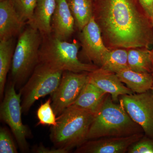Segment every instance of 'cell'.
Wrapping results in <instances>:
<instances>
[{"label": "cell", "instance_id": "cell-25", "mask_svg": "<svg viewBox=\"0 0 153 153\" xmlns=\"http://www.w3.org/2000/svg\"><path fill=\"white\" fill-rule=\"evenodd\" d=\"M129 153H153V138L143 136L129 148Z\"/></svg>", "mask_w": 153, "mask_h": 153}, {"label": "cell", "instance_id": "cell-16", "mask_svg": "<svg viewBox=\"0 0 153 153\" xmlns=\"http://www.w3.org/2000/svg\"><path fill=\"white\" fill-rule=\"evenodd\" d=\"M108 94L88 81L76 100L70 106L95 115L101 107Z\"/></svg>", "mask_w": 153, "mask_h": 153}, {"label": "cell", "instance_id": "cell-28", "mask_svg": "<svg viewBox=\"0 0 153 153\" xmlns=\"http://www.w3.org/2000/svg\"><path fill=\"white\" fill-rule=\"evenodd\" d=\"M150 53H151V61H152V73L153 75V48L152 49H151L150 50Z\"/></svg>", "mask_w": 153, "mask_h": 153}, {"label": "cell", "instance_id": "cell-23", "mask_svg": "<svg viewBox=\"0 0 153 153\" xmlns=\"http://www.w3.org/2000/svg\"><path fill=\"white\" fill-rule=\"evenodd\" d=\"M19 16L29 24L33 19L38 0H12Z\"/></svg>", "mask_w": 153, "mask_h": 153}, {"label": "cell", "instance_id": "cell-2", "mask_svg": "<svg viewBox=\"0 0 153 153\" xmlns=\"http://www.w3.org/2000/svg\"><path fill=\"white\" fill-rule=\"evenodd\" d=\"M143 129L132 120L120 102L108 94L94 115L87 136L88 140L106 137H123L142 133Z\"/></svg>", "mask_w": 153, "mask_h": 153}, {"label": "cell", "instance_id": "cell-31", "mask_svg": "<svg viewBox=\"0 0 153 153\" xmlns=\"http://www.w3.org/2000/svg\"><path fill=\"white\" fill-rule=\"evenodd\" d=\"M4 1V0H0V1Z\"/></svg>", "mask_w": 153, "mask_h": 153}, {"label": "cell", "instance_id": "cell-12", "mask_svg": "<svg viewBox=\"0 0 153 153\" xmlns=\"http://www.w3.org/2000/svg\"><path fill=\"white\" fill-rule=\"evenodd\" d=\"M88 75L89 82L109 94L115 102H117L121 96L134 93L125 86L114 72L99 67L94 71L89 72Z\"/></svg>", "mask_w": 153, "mask_h": 153}, {"label": "cell", "instance_id": "cell-24", "mask_svg": "<svg viewBox=\"0 0 153 153\" xmlns=\"http://www.w3.org/2000/svg\"><path fill=\"white\" fill-rule=\"evenodd\" d=\"M18 149L10 132L5 127L0 128V153H17Z\"/></svg>", "mask_w": 153, "mask_h": 153}, {"label": "cell", "instance_id": "cell-10", "mask_svg": "<svg viewBox=\"0 0 153 153\" xmlns=\"http://www.w3.org/2000/svg\"><path fill=\"white\" fill-rule=\"evenodd\" d=\"M142 133L123 137H106L88 140L76 148V153H124L140 139Z\"/></svg>", "mask_w": 153, "mask_h": 153}, {"label": "cell", "instance_id": "cell-6", "mask_svg": "<svg viewBox=\"0 0 153 153\" xmlns=\"http://www.w3.org/2000/svg\"><path fill=\"white\" fill-rule=\"evenodd\" d=\"M63 71L38 63L26 83L20 90L22 112L27 114L39 99L51 94L59 85Z\"/></svg>", "mask_w": 153, "mask_h": 153}, {"label": "cell", "instance_id": "cell-4", "mask_svg": "<svg viewBox=\"0 0 153 153\" xmlns=\"http://www.w3.org/2000/svg\"><path fill=\"white\" fill-rule=\"evenodd\" d=\"M43 38L39 52V63L63 72H91L99 68L96 65L82 63L79 60L78 43H69L53 35Z\"/></svg>", "mask_w": 153, "mask_h": 153}, {"label": "cell", "instance_id": "cell-21", "mask_svg": "<svg viewBox=\"0 0 153 153\" xmlns=\"http://www.w3.org/2000/svg\"><path fill=\"white\" fill-rule=\"evenodd\" d=\"M100 68L114 73L128 68L127 49L122 48L110 49L103 57Z\"/></svg>", "mask_w": 153, "mask_h": 153}, {"label": "cell", "instance_id": "cell-13", "mask_svg": "<svg viewBox=\"0 0 153 153\" xmlns=\"http://www.w3.org/2000/svg\"><path fill=\"white\" fill-rule=\"evenodd\" d=\"M25 23L19 16L12 0L0 1V41L20 34Z\"/></svg>", "mask_w": 153, "mask_h": 153}, {"label": "cell", "instance_id": "cell-27", "mask_svg": "<svg viewBox=\"0 0 153 153\" xmlns=\"http://www.w3.org/2000/svg\"><path fill=\"white\" fill-rule=\"evenodd\" d=\"M145 14L150 19L153 7V0H139Z\"/></svg>", "mask_w": 153, "mask_h": 153}, {"label": "cell", "instance_id": "cell-11", "mask_svg": "<svg viewBox=\"0 0 153 153\" xmlns=\"http://www.w3.org/2000/svg\"><path fill=\"white\" fill-rule=\"evenodd\" d=\"M81 32L80 40L84 54L89 61L100 67L110 49L105 45L101 29L94 16Z\"/></svg>", "mask_w": 153, "mask_h": 153}, {"label": "cell", "instance_id": "cell-18", "mask_svg": "<svg viewBox=\"0 0 153 153\" xmlns=\"http://www.w3.org/2000/svg\"><path fill=\"white\" fill-rule=\"evenodd\" d=\"M94 0H67L75 21V26L81 31L94 16Z\"/></svg>", "mask_w": 153, "mask_h": 153}, {"label": "cell", "instance_id": "cell-20", "mask_svg": "<svg viewBox=\"0 0 153 153\" xmlns=\"http://www.w3.org/2000/svg\"><path fill=\"white\" fill-rule=\"evenodd\" d=\"M129 68L137 72L152 73L150 50L145 47L128 49Z\"/></svg>", "mask_w": 153, "mask_h": 153}, {"label": "cell", "instance_id": "cell-3", "mask_svg": "<svg viewBox=\"0 0 153 153\" xmlns=\"http://www.w3.org/2000/svg\"><path fill=\"white\" fill-rule=\"evenodd\" d=\"M94 115L75 107H68L51 126L49 137L55 147L69 152L87 141Z\"/></svg>", "mask_w": 153, "mask_h": 153}, {"label": "cell", "instance_id": "cell-22", "mask_svg": "<svg viewBox=\"0 0 153 153\" xmlns=\"http://www.w3.org/2000/svg\"><path fill=\"white\" fill-rule=\"evenodd\" d=\"M37 116L38 120V125H56L57 118L52 107L51 98L40 105L37 110Z\"/></svg>", "mask_w": 153, "mask_h": 153}, {"label": "cell", "instance_id": "cell-29", "mask_svg": "<svg viewBox=\"0 0 153 153\" xmlns=\"http://www.w3.org/2000/svg\"><path fill=\"white\" fill-rule=\"evenodd\" d=\"M150 20L153 28V7L152 9V15H151V16L150 18Z\"/></svg>", "mask_w": 153, "mask_h": 153}, {"label": "cell", "instance_id": "cell-32", "mask_svg": "<svg viewBox=\"0 0 153 153\" xmlns=\"http://www.w3.org/2000/svg\"><path fill=\"white\" fill-rule=\"evenodd\" d=\"M94 1H96V0H94Z\"/></svg>", "mask_w": 153, "mask_h": 153}, {"label": "cell", "instance_id": "cell-9", "mask_svg": "<svg viewBox=\"0 0 153 153\" xmlns=\"http://www.w3.org/2000/svg\"><path fill=\"white\" fill-rule=\"evenodd\" d=\"M149 91L121 96L120 102L146 135L153 138V97Z\"/></svg>", "mask_w": 153, "mask_h": 153}, {"label": "cell", "instance_id": "cell-8", "mask_svg": "<svg viewBox=\"0 0 153 153\" xmlns=\"http://www.w3.org/2000/svg\"><path fill=\"white\" fill-rule=\"evenodd\" d=\"M88 73L63 71L59 85L51 94L52 107L56 116L61 114L76 100L89 81Z\"/></svg>", "mask_w": 153, "mask_h": 153}, {"label": "cell", "instance_id": "cell-14", "mask_svg": "<svg viewBox=\"0 0 153 153\" xmlns=\"http://www.w3.org/2000/svg\"><path fill=\"white\" fill-rule=\"evenodd\" d=\"M75 21L67 0H57L52 17V26L54 36L66 41L74 32Z\"/></svg>", "mask_w": 153, "mask_h": 153}, {"label": "cell", "instance_id": "cell-7", "mask_svg": "<svg viewBox=\"0 0 153 153\" xmlns=\"http://www.w3.org/2000/svg\"><path fill=\"white\" fill-rule=\"evenodd\" d=\"M21 96L20 92L17 93L15 84L11 81L5 90L0 107V117L10 127L21 152L27 153L30 147L27 140L32 134L29 127L22 122Z\"/></svg>", "mask_w": 153, "mask_h": 153}, {"label": "cell", "instance_id": "cell-30", "mask_svg": "<svg viewBox=\"0 0 153 153\" xmlns=\"http://www.w3.org/2000/svg\"><path fill=\"white\" fill-rule=\"evenodd\" d=\"M151 91H152V94L153 97V85L152 87V89H151Z\"/></svg>", "mask_w": 153, "mask_h": 153}, {"label": "cell", "instance_id": "cell-19", "mask_svg": "<svg viewBox=\"0 0 153 153\" xmlns=\"http://www.w3.org/2000/svg\"><path fill=\"white\" fill-rule=\"evenodd\" d=\"M13 38L0 41V97L3 99L7 75L12 66L14 54Z\"/></svg>", "mask_w": 153, "mask_h": 153}, {"label": "cell", "instance_id": "cell-26", "mask_svg": "<svg viewBox=\"0 0 153 153\" xmlns=\"http://www.w3.org/2000/svg\"><path fill=\"white\" fill-rule=\"evenodd\" d=\"M33 152L36 153H68L67 151L59 148H46L40 145L33 148Z\"/></svg>", "mask_w": 153, "mask_h": 153}, {"label": "cell", "instance_id": "cell-17", "mask_svg": "<svg viewBox=\"0 0 153 153\" xmlns=\"http://www.w3.org/2000/svg\"><path fill=\"white\" fill-rule=\"evenodd\" d=\"M120 81L134 93H142L151 90L153 75L149 72H137L129 68L115 73Z\"/></svg>", "mask_w": 153, "mask_h": 153}, {"label": "cell", "instance_id": "cell-5", "mask_svg": "<svg viewBox=\"0 0 153 153\" xmlns=\"http://www.w3.org/2000/svg\"><path fill=\"white\" fill-rule=\"evenodd\" d=\"M41 36L30 25L19 35L11 67L12 82L16 89L24 86L39 63Z\"/></svg>", "mask_w": 153, "mask_h": 153}, {"label": "cell", "instance_id": "cell-1", "mask_svg": "<svg viewBox=\"0 0 153 153\" xmlns=\"http://www.w3.org/2000/svg\"><path fill=\"white\" fill-rule=\"evenodd\" d=\"M96 22L109 46L124 49L153 46L150 19L142 14L133 0H96Z\"/></svg>", "mask_w": 153, "mask_h": 153}, {"label": "cell", "instance_id": "cell-15", "mask_svg": "<svg viewBox=\"0 0 153 153\" xmlns=\"http://www.w3.org/2000/svg\"><path fill=\"white\" fill-rule=\"evenodd\" d=\"M57 0H38L33 19L28 25L36 28L42 37L50 36L52 32V17Z\"/></svg>", "mask_w": 153, "mask_h": 153}]
</instances>
